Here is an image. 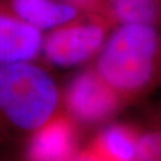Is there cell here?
Listing matches in <instances>:
<instances>
[{
    "label": "cell",
    "instance_id": "obj_1",
    "mask_svg": "<svg viewBox=\"0 0 161 161\" xmlns=\"http://www.w3.org/2000/svg\"><path fill=\"white\" fill-rule=\"evenodd\" d=\"M94 70L122 98L161 84V26L119 23L106 38Z\"/></svg>",
    "mask_w": 161,
    "mask_h": 161
},
{
    "label": "cell",
    "instance_id": "obj_2",
    "mask_svg": "<svg viewBox=\"0 0 161 161\" xmlns=\"http://www.w3.org/2000/svg\"><path fill=\"white\" fill-rule=\"evenodd\" d=\"M59 105V88L43 68L31 62L0 65V116L16 130L36 132Z\"/></svg>",
    "mask_w": 161,
    "mask_h": 161
},
{
    "label": "cell",
    "instance_id": "obj_3",
    "mask_svg": "<svg viewBox=\"0 0 161 161\" xmlns=\"http://www.w3.org/2000/svg\"><path fill=\"white\" fill-rule=\"evenodd\" d=\"M106 38L102 23L75 20L51 31L44 39L43 53L53 65L68 68L97 56Z\"/></svg>",
    "mask_w": 161,
    "mask_h": 161
},
{
    "label": "cell",
    "instance_id": "obj_4",
    "mask_svg": "<svg viewBox=\"0 0 161 161\" xmlns=\"http://www.w3.org/2000/svg\"><path fill=\"white\" fill-rule=\"evenodd\" d=\"M121 99L94 69L76 75L65 93V104L70 115L84 124L108 119L119 108Z\"/></svg>",
    "mask_w": 161,
    "mask_h": 161
},
{
    "label": "cell",
    "instance_id": "obj_5",
    "mask_svg": "<svg viewBox=\"0 0 161 161\" xmlns=\"http://www.w3.org/2000/svg\"><path fill=\"white\" fill-rule=\"evenodd\" d=\"M41 31L19 17L11 6L0 5V65L36 59L43 50Z\"/></svg>",
    "mask_w": 161,
    "mask_h": 161
},
{
    "label": "cell",
    "instance_id": "obj_6",
    "mask_svg": "<svg viewBox=\"0 0 161 161\" xmlns=\"http://www.w3.org/2000/svg\"><path fill=\"white\" fill-rule=\"evenodd\" d=\"M75 138L73 127L65 116H53L35 132L28 149L34 160H64L73 156Z\"/></svg>",
    "mask_w": 161,
    "mask_h": 161
},
{
    "label": "cell",
    "instance_id": "obj_7",
    "mask_svg": "<svg viewBox=\"0 0 161 161\" xmlns=\"http://www.w3.org/2000/svg\"><path fill=\"white\" fill-rule=\"evenodd\" d=\"M11 8L41 31L54 30L79 17L78 5L59 0H12Z\"/></svg>",
    "mask_w": 161,
    "mask_h": 161
},
{
    "label": "cell",
    "instance_id": "obj_8",
    "mask_svg": "<svg viewBox=\"0 0 161 161\" xmlns=\"http://www.w3.org/2000/svg\"><path fill=\"white\" fill-rule=\"evenodd\" d=\"M92 150L97 156L112 160H136L137 137L128 128L111 125L102 131Z\"/></svg>",
    "mask_w": 161,
    "mask_h": 161
},
{
    "label": "cell",
    "instance_id": "obj_9",
    "mask_svg": "<svg viewBox=\"0 0 161 161\" xmlns=\"http://www.w3.org/2000/svg\"><path fill=\"white\" fill-rule=\"evenodd\" d=\"M110 8L119 23H161V0H110Z\"/></svg>",
    "mask_w": 161,
    "mask_h": 161
},
{
    "label": "cell",
    "instance_id": "obj_10",
    "mask_svg": "<svg viewBox=\"0 0 161 161\" xmlns=\"http://www.w3.org/2000/svg\"><path fill=\"white\" fill-rule=\"evenodd\" d=\"M136 160H161V131L146 132L137 137Z\"/></svg>",
    "mask_w": 161,
    "mask_h": 161
},
{
    "label": "cell",
    "instance_id": "obj_11",
    "mask_svg": "<svg viewBox=\"0 0 161 161\" xmlns=\"http://www.w3.org/2000/svg\"><path fill=\"white\" fill-rule=\"evenodd\" d=\"M70 2L75 3V4L78 5L79 3H86V2H89V1H92V0H69Z\"/></svg>",
    "mask_w": 161,
    "mask_h": 161
}]
</instances>
